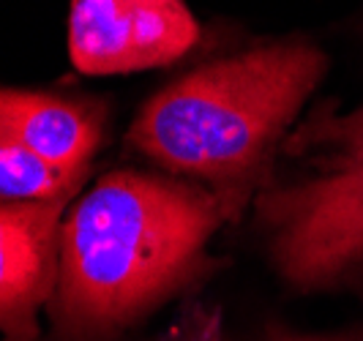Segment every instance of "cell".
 <instances>
[{
    "instance_id": "cell-1",
    "label": "cell",
    "mask_w": 363,
    "mask_h": 341,
    "mask_svg": "<svg viewBox=\"0 0 363 341\" xmlns=\"http://www.w3.org/2000/svg\"><path fill=\"white\" fill-rule=\"evenodd\" d=\"M227 224L216 197L164 172H107L69 205L50 333L123 341L167 301L218 268L208 240Z\"/></svg>"
},
{
    "instance_id": "cell-2",
    "label": "cell",
    "mask_w": 363,
    "mask_h": 341,
    "mask_svg": "<svg viewBox=\"0 0 363 341\" xmlns=\"http://www.w3.org/2000/svg\"><path fill=\"white\" fill-rule=\"evenodd\" d=\"M325 69V52L303 38L202 63L147 99L126 142L164 175L208 189L224 218L238 221Z\"/></svg>"
},
{
    "instance_id": "cell-3",
    "label": "cell",
    "mask_w": 363,
    "mask_h": 341,
    "mask_svg": "<svg viewBox=\"0 0 363 341\" xmlns=\"http://www.w3.org/2000/svg\"><path fill=\"white\" fill-rule=\"evenodd\" d=\"M252 208L284 284L328 292L363 281V107H311L287 134Z\"/></svg>"
},
{
    "instance_id": "cell-4",
    "label": "cell",
    "mask_w": 363,
    "mask_h": 341,
    "mask_svg": "<svg viewBox=\"0 0 363 341\" xmlns=\"http://www.w3.org/2000/svg\"><path fill=\"white\" fill-rule=\"evenodd\" d=\"M200 22L183 0H72L69 55L91 77L162 69L191 52Z\"/></svg>"
},
{
    "instance_id": "cell-5",
    "label": "cell",
    "mask_w": 363,
    "mask_h": 341,
    "mask_svg": "<svg viewBox=\"0 0 363 341\" xmlns=\"http://www.w3.org/2000/svg\"><path fill=\"white\" fill-rule=\"evenodd\" d=\"M72 199H0V336H41L38 314L57 284L60 230Z\"/></svg>"
},
{
    "instance_id": "cell-6",
    "label": "cell",
    "mask_w": 363,
    "mask_h": 341,
    "mask_svg": "<svg viewBox=\"0 0 363 341\" xmlns=\"http://www.w3.org/2000/svg\"><path fill=\"white\" fill-rule=\"evenodd\" d=\"M0 128L50 167L91 175L107 137V107L99 99L0 88Z\"/></svg>"
},
{
    "instance_id": "cell-7",
    "label": "cell",
    "mask_w": 363,
    "mask_h": 341,
    "mask_svg": "<svg viewBox=\"0 0 363 341\" xmlns=\"http://www.w3.org/2000/svg\"><path fill=\"white\" fill-rule=\"evenodd\" d=\"M88 175L63 172L36 159L0 128V199L3 202H50L74 199Z\"/></svg>"
},
{
    "instance_id": "cell-8",
    "label": "cell",
    "mask_w": 363,
    "mask_h": 341,
    "mask_svg": "<svg viewBox=\"0 0 363 341\" xmlns=\"http://www.w3.org/2000/svg\"><path fill=\"white\" fill-rule=\"evenodd\" d=\"M156 341H233L224 330L221 311L202 303L183 306L178 323H172ZM268 341H363V328L333 333V336H273Z\"/></svg>"
},
{
    "instance_id": "cell-9",
    "label": "cell",
    "mask_w": 363,
    "mask_h": 341,
    "mask_svg": "<svg viewBox=\"0 0 363 341\" xmlns=\"http://www.w3.org/2000/svg\"><path fill=\"white\" fill-rule=\"evenodd\" d=\"M0 341H63V339H57V336H52V333H41V336H36V339H0Z\"/></svg>"
},
{
    "instance_id": "cell-10",
    "label": "cell",
    "mask_w": 363,
    "mask_h": 341,
    "mask_svg": "<svg viewBox=\"0 0 363 341\" xmlns=\"http://www.w3.org/2000/svg\"><path fill=\"white\" fill-rule=\"evenodd\" d=\"M355 30H358V36L363 38V14L358 19H355Z\"/></svg>"
}]
</instances>
